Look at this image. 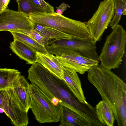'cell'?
I'll return each instance as SVG.
<instances>
[{"label": "cell", "mask_w": 126, "mask_h": 126, "mask_svg": "<svg viewBox=\"0 0 126 126\" xmlns=\"http://www.w3.org/2000/svg\"><path fill=\"white\" fill-rule=\"evenodd\" d=\"M28 79L35 84L55 105L69 108L89 122L96 116L95 108L80 102L65 80L51 73L40 63L33 64L28 70Z\"/></svg>", "instance_id": "cell-1"}, {"label": "cell", "mask_w": 126, "mask_h": 126, "mask_svg": "<svg viewBox=\"0 0 126 126\" xmlns=\"http://www.w3.org/2000/svg\"><path fill=\"white\" fill-rule=\"evenodd\" d=\"M88 79L112 109L119 126H126V84L120 78L98 64L88 71Z\"/></svg>", "instance_id": "cell-2"}, {"label": "cell", "mask_w": 126, "mask_h": 126, "mask_svg": "<svg viewBox=\"0 0 126 126\" xmlns=\"http://www.w3.org/2000/svg\"><path fill=\"white\" fill-rule=\"evenodd\" d=\"M28 16L33 23L53 28L69 35L73 39L83 40L91 37L85 22L69 18L56 13H32Z\"/></svg>", "instance_id": "cell-3"}, {"label": "cell", "mask_w": 126, "mask_h": 126, "mask_svg": "<svg viewBox=\"0 0 126 126\" xmlns=\"http://www.w3.org/2000/svg\"><path fill=\"white\" fill-rule=\"evenodd\" d=\"M108 35L99 55L101 65L110 70L118 68L121 64L125 53L126 32L118 24Z\"/></svg>", "instance_id": "cell-4"}, {"label": "cell", "mask_w": 126, "mask_h": 126, "mask_svg": "<svg viewBox=\"0 0 126 126\" xmlns=\"http://www.w3.org/2000/svg\"><path fill=\"white\" fill-rule=\"evenodd\" d=\"M30 109L40 123L60 121L61 105H55L35 84H30Z\"/></svg>", "instance_id": "cell-5"}, {"label": "cell", "mask_w": 126, "mask_h": 126, "mask_svg": "<svg viewBox=\"0 0 126 126\" xmlns=\"http://www.w3.org/2000/svg\"><path fill=\"white\" fill-rule=\"evenodd\" d=\"M113 0H104L91 18L86 23L91 36L95 41H99L109 25L114 15Z\"/></svg>", "instance_id": "cell-6"}, {"label": "cell", "mask_w": 126, "mask_h": 126, "mask_svg": "<svg viewBox=\"0 0 126 126\" xmlns=\"http://www.w3.org/2000/svg\"><path fill=\"white\" fill-rule=\"evenodd\" d=\"M0 109L15 126H26L29 123L28 112L20 108L11 87L0 90Z\"/></svg>", "instance_id": "cell-7"}, {"label": "cell", "mask_w": 126, "mask_h": 126, "mask_svg": "<svg viewBox=\"0 0 126 126\" xmlns=\"http://www.w3.org/2000/svg\"><path fill=\"white\" fill-rule=\"evenodd\" d=\"M29 16L18 11L6 9L0 13V31H16L34 29Z\"/></svg>", "instance_id": "cell-8"}, {"label": "cell", "mask_w": 126, "mask_h": 126, "mask_svg": "<svg viewBox=\"0 0 126 126\" xmlns=\"http://www.w3.org/2000/svg\"><path fill=\"white\" fill-rule=\"evenodd\" d=\"M56 56L63 67L73 69L81 74L99 63L97 61L84 57L74 51L63 53Z\"/></svg>", "instance_id": "cell-9"}, {"label": "cell", "mask_w": 126, "mask_h": 126, "mask_svg": "<svg viewBox=\"0 0 126 126\" xmlns=\"http://www.w3.org/2000/svg\"><path fill=\"white\" fill-rule=\"evenodd\" d=\"M11 87L21 110L28 112L31 104L30 84L24 76L20 74L14 80Z\"/></svg>", "instance_id": "cell-10"}, {"label": "cell", "mask_w": 126, "mask_h": 126, "mask_svg": "<svg viewBox=\"0 0 126 126\" xmlns=\"http://www.w3.org/2000/svg\"><path fill=\"white\" fill-rule=\"evenodd\" d=\"M63 76L68 87L78 100L81 102L87 103L77 72L73 69L63 66Z\"/></svg>", "instance_id": "cell-11"}, {"label": "cell", "mask_w": 126, "mask_h": 126, "mask_svg": "<svg viewBox=\"0 0 126 126\" xmlns=\"http://www.w3.org/2000/svg\"><path fill=\"white\" fill-rule=\"evenodd\" d=\"M36 62L42 65L51 73L61 79H63V66L56 56L48 52L43 54L36 52Z\"/></svg>", "instance_id": "cell-12"}, {"label": "cell", "mask_w": 126, "mask_h": 126, "mask_svg": "<svg viewBox=\"0 0 126 126\" xmlns=\"http://www.w3.org/2000/svg\"><path fill=\"white\" fill-rule=\"evenodd\" d=\"M60 126H92L88 121L74 111L61 106Z\"/></svg>", "instance_id": "cell-13"}, {"label": "cell", "mask_w": 126, "mask_h": 126, "mask_svg": "<svg viewBox=\"0 0 126 126\" xmlns=\"http://www.w3.org/2000/svg\"><path fill=\"white\" fill-rule=\"evenodd\" d=\"M10 47L13 52L27 64H32L36 62V52L22 42L17 40L10 43Z\"/></svg>", "instance_id": "cell-14"}, {"label": "cell", "mask_w": 126, "mask_h": 126, "mask_svg": "<svg viewBox=\"0 0 126 126\" xmlns=\"http://www.w3.org/2000/svg\"><path fill=\"white\" fill-rule=\"evenodd\" d=\"M33 24L34 28L44 38L46 46L52 41L62 39H72L69 35L53 28L36 24Z\"/></svg>", "instance_id": "cell-15"}, {"label": "cell", "mask_w": 126, "mask_h": 126, "mask_svg": "<svg viewBox=\"0 0 126 126\" xmlns=\"http://www.w3.org/2000/svg\"><path fill=\"white\" fill-rule=\"evenodd\" d=\"M96 113L100 121L106 126H113L115 120L113 112L108 104L102 100L96 105Z\"/></svg>", "instance_id": "cell-16"}, {"label": "cell", "mask_w": 126, "mask_h": 126, "mask_svg": "<svg viewBox=\"0 0 126 126\" xmlns=\"http://www.w3.org/2000/svg\"><path fill=\"white\" fill-rule=\"evenodd\" d=\"M9 32L12 35L14 40L22 42L35 51L44 54L48 52L45 47L40 45L28 36L16 31Z\"/></svg>", "instance_id": "cell-17"}, {"label": "cell", "mask_w": 126, "mask_h": 126, "mask_svg": "<svg viewBox=\"0 0 126 126\" xmlns=\"http://www.w3.org/2000/svg\"><path fill=\"white\" fill-rule=\"evenodd\" d=\"M20 74L15 69L0 68V90L11 87L14 81Z\"/></svg>", "instance_id": "cell-18"}, {"label": "cell", "mask_w": 126, "mask_h": 126, "mask_svg": "<svg viewBox=\"0 0 126 126\" xmlns=\"http://www.w3.org/2000/svg\"><path fill=\"white\" fill-rule=\"evenodd\" d=\"M115 7L114 17L109 26L112 30L118 23L122 15L126 14V0H113Z\"/></svg>", "instance_id": "cell-19"}, {"label": "cell", "mask_w": 126, "mask_h": 126, "mask_svg": "<svg viewBox=\"0 0 126 126\" xmlns=\"http://www.w3.org/2000/svg\"><path fill=\"white\" fill-rule=\"evenodd\" d=\"M18 11L29 16L32 13L46 12L43 9L37 7L30 0H17Z\"/></svg>", "instance_id": "cell-20"}, {"label": "cell", "mask_w": 126, "mask_h": 126, "mask_svg": "<svg viewBox=\"0 0 126 126\" xmlns=\"http://www.w3.org/2000/svg\"><path fill=\"white\" fill-rule=\"evenodd\" d=\"M16 31L28 36L40 45L45 47L46 42L44 38L35 29L29 30H21Z\"/></svg>", "instance_id": "cell-21"}, {"label": "cell", "mask_w": 126, "mask_h": 126, "mask_svg": "<svg viewBox=\"0 0 126 126\" xmlns=\"http://www.w3.org/2000/svg\"><path fill=\"white\" fill-rule=\"evenodd\" d=\"M32 2L38 7L43 9L46 13H54V8L44 0H30Z\"/></svg>", "instance_id": "cell-22"}, {"label": "cell", "mask_w": 126, "mask_h": 126, "mask_svg": "<svg viewBox=\"0 0 126 126\" xmlns=\"http://www.w3.org/2000/svg\"><path fill=\"white\" fill-rule=\"evenodd\" d=\"M70 8V6L68 4L63 2L59 6L56 7V13L59 15H62L64 11L68 8Z\"/></svg>", "instance_id": "cell-23"}, {"label": "cell", "mask_w": 126, "mask_h": 126, "mask_svg": "<svg viewBox=\"0 0 126 126\" xmlns=\"http://www.w3.org/2000/svg\"><path fill=\"white\" fill-rule=\"evenodd\" d=\"M3 4L2 9L3 11L7 8L8 5L10 0H2Z\"/></svg>", "instance_id": "cell-24"}, {"label": "cell", "mask_w": 126, "mask_h": 126, "mask_svg": "<svg viewBox=\"0 0 126 126\" xmlns=\"http://www.w3.org/2000/svg\"></svg>", "instance_id": "cell-25"}]
</instances>
